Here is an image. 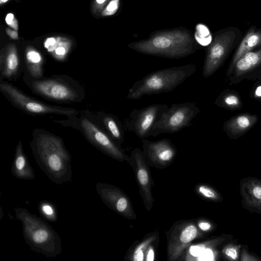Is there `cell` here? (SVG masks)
Segmentation results:
<instances>
[{"label":"cell","mask_w":261,"mask_h":261,"mask_svg":"<svg viewBox=\"0 0 261 261\" xmlns=\"http://www.w3.org/2000/svg\"><path fill=\"white\" fill-rule=\"evenodd\" d=\"M212 253L210 249L206 248L201 255L197 258L196 260H212L213 256Z\"/></svg>","instance_id":"cell-30"},{"label":"cell","mask_w":261,"mask_h":261,"mask_svg":"<svg viewBox=\"0 0 261 261\" xmlns=\"http://www.w3.org/2000/svg\"><path fill=\"white\" fill-rule=\"evenodd\" d=\"M91 112L95 121L119 146L124 141V129L121 122L114 115L103 111Z\"/></svg>","instance_id":"cell-16"},{"label":"cell","mask_w":261,"mask_h":261,"mask_svg":"<svg viewBox=\"0 0 261 261\" xmlns=\"http://www.w3.org/2000/svg\"><path fill=\"white\" fill-rule=\"evenodd\" d=\"M196 70V65L190 63L154 71L136 82L129 89L126 97L138 100L145 95L170 92Z\"/></svg>","instance_id":"cell-5"},{"label":"cell","mask_w":261,"mask_h":261,"mask_svg":"<svg viewBox=\"0 0 261 261\" xmlns=\"http://www.w3.org/2000/svg\"><path fill=\"white\" fill-rule=\"evenodd\" d=\"M159 243V242H158ZM158 243L152 245L148 249L145 256L146 261H153L155 257V249Z\"/></svg>","instance_id":"cell-29"},{"label":"cell","mask_w":261,"mask_h":261,"mask_svg":"<svg viewBox=\"0 0 261 261\" xmlns=\"http://www.w3.org/2000/svg\"><path fill=\"white\" fill-rule=\"evenodd\" d=\"M23 80L32 93L50 101L81 102L86 97L84 87L68 75L57 74L34 79L23 69Z\"/></svg>","instance_id":"cell-4"},{"label":"cell","mask_w":261,"mask_h":261,"mask_svg":"<svg viewBox=\"0 0 261 261\" xmlns=\"http://www.w3.org/2000/svg\"><path fill=\"white\" fill-rule=\"evenodd\" d=\"M168 107L167 104L158 103L134 109L125 121V128L133 132L141 140L146 139L151 136L155 122Z\"/></svg>","instance_id":"cell-10"},{"label":"cell","mask_w":261,"mask_h":261,"mask_svg":"<svg viewBox=\"0 0 261 261\" xmlns=\"http://www.w3.org/2000/svg\"><path fill=\"white\" fill-rule=\"evenodd\" d=\"M6 22L8 25L12 28L14 30H18V22L17 20L14 18L12 13H8L5 19Z\"/></svg>","instance_id":"cell-28"},{"label":"cell","mask_w":261,"mask_h":261,"mask_svg":"<svg viewBox=\"0 0 261 261\" xmlns=\"http://www.w3.org/2000/svg\"><path fill=\"white\" fill-rule=\"evenodd\" d=\"M105 1L106 0H96V2L99 4H103L105 2Z\"/></svg>","instance_id":"cell-37"},{"label":"cell","mask_w":261,"mask_h":261,"mask_svg":"<svg viewBox=\"0 0 261 261\" xmlns=\"http://www.w3.org/2000/svg\"><path fill=\"white\" fill-rule=\"evenodd\" d=\"M255 95L258 97H261V86H259L255 90Z\"/></svg>","instance_id":"cell-36"},{"label":"cell","mask_w":261,"mask_h":261,"mask_svg":"<svg viewBox=\"0 0 261 261\" xmlns=\"http://www.w3.org/2000/svg\"><path fill=\"white\" fill-rule=\"evenodd\" d=\"M261 44V32L250 30L243 39L236 50L226 71V77L230 75L237 61L246 53Z\"/></svg>","instance_id":"cell-21"},{"label":"cell","mask_w":261,"mask_h":261,"mask_svg":"<svg viewBox=\"0 0 261 261\" xmlns=\"http://www.w3.org/2000/svg\"><path fill=\"white\" fill-rule=\"evenodd\" d=\"M128 46L141 54L170 59L186 57L197 49L192 35L184 30L155 33L147 39L131 43Z\"/></svg>","instance_id":"cell-2"},{"label":"cell","mask_w":261,"mask_h":261,"mask_svg":"<svg viewBox=\"0 0 261 261\" xmlns=\"http://www.w3.org/2000/svg\"><path fill=\"white\" fill-rule=\"evenodd\" d=\"M215 105L231 110L241 109L242 103L239 96L236 92L228 91H223L216 99Z\"/></svg>","instance_id":"cell-23"},{"label":"cell","mask_w":261,"mask_h":261,"mask_svg":"<svg viewBox=\"0 0 261 261\" xmlns=\"http://www.w3.org/2000/svg\"><path fill=\"white\" fill-rule=\"evenodd\" d=\"M253 193L255 198L261 199V187H255L253 190Z\"/></svg>","instance_id":"cell-35"},{"label":"cell","mask_w":261,"mask_h":261,"mask_svg":"<svg viewBox=\"0 0 261 261\" xmlns=\"http://www.w3.org/2000/svg\"><path fill=\"white\" fill-rule=\"evenodd\" d=\"M20 60L16 48L14 46H9L0 58V79L15 80L22 69Z\"/></svg>","instance_id":"cell-18"},{"label":"cell","mask_w":261,"mask_h":261,"mask_svg":"<svg viewBox=\"0 0 261 261\" xmlns=\"http://www.w3.org/2000/svg\"><path fill=\"white\" fill-rule=\"evenodd\" d=\"M197 225L199 229L203 231H207L211 228V224L204 220L199 221Z\"/></svg>","instance_id":"cell-31"},{"label":"cell","mask_w":261,"mask_h":261,"mask_svg":"<svg viewBox=\"0 0 261 261\" xmlns=\"http://www.w3.org/2000/svg\"><path fill=\"white\" fill-rule=\"evenodd\" d=\"M6 31L7 34L10 36V38L15 40L18 39V33L16 30L7 28Z\"/></svg>","instance_id":"cell-34"},{"label":"cell","mask_w":261,"mask_h":261,"mask_svg":"<svg viewBox=\"0 0 261 261\" xmlns=\"http://www.w3.org/2000/svg\"><path fill=\"white\" fill-rule=\"evenodd\" d=\"M54 122L80 131L89 143L113 159L129 163V156L95 121L90 111H82L77 114L67 117L65 120H56Z\"/></svg>","instance_id":"cell-6"},{"label":"cell","mask_w":261,"mask_h":261,"mask_svg":"<svg viewBox=\"0 0 261 261\" xmlns=\"http://www.w3.org/2000/svg\"><path fill=\"white\" fill-rule=\"evenodd\" d=\"M56 39L53 37L48 38L44 43V47L46 49L53 46L56 43Z\"/></svg>","instance_id":"cell-33"},{"label":"cell","mask_w":261,"mask_h":261,"mask_svg":"<svg viewBox=\"0 0 261 261\" xmlns=\"http://www.w3.org/2000/svg\"><path fill=\"white\" fill-rule=\"evenodd\" d=\"M11 172L15 177L19 179L32 180L35 178L34 170L24 151L20 140L15 148Z\"/></svg>","instance_id":"cell-19"},{"label":"cell","mask_w":261,"mask_h":261,"mask_svg":"<svg viewBox=\"0 0 261 261\" xmlns=\"http://www.w3.org/2000/svg\"><path fill=\"white\" fill-rule=\"evenodd\" d=\"M141 141L142 151L150 166L163 169L173 162L177 151L170 139H162L152 141L143 139Z\"/></svg>","instance_id":"cell-14"},{"label":"cell","mask_w":261,"mask_h":261,"mask_svg":"<svg viewBox=\"0 0 261 261\" xmlns=\"http://www.w3.org/2000/svg\"><path fill=\"white\" fill-rule=\"evenodd\" d=\"M199 230L192 220L175 222L166 232L167 261L180 260L191 242L198 237Z\"/></svg>","instance_id":"cell-9"},{"label":"cell","mask_w":261,"mask_h":261,"mask_svg":"<svg viewBox=\"0 0 261 261\" xmlns=\"http://www.w3.org/2000/svg\"><path fill=\"white\" fill-rule=\"evenodd\" d=\"M256 115L243 113L236 115L226 121L223 124V129L227 136L237 139L245 134L258 121Z\"/></svg>","instance_id":"cell-17"},{"label":"cell","mask_w":261,"mask_h":261,"mask_svg":"<svg viewBox=\"0 0 261 261\" xmlns=\"http://www.w3.org/2000/svg\"><path fill=\"white\" fill-rule=\"evenodd\" d=\"M30 144L37 165L52 182L62 185L71 180V156L62 138L37 128Z\"/></svg>","instance_id":"cell-1"},{"label":"cell","mask_w":261,"mask_h":261,"mask_svg":"<svg viewBox=\"0 0 261 261\" xmlns=\"http://www.w3.org/2000/svg\"><path fill=\"white\" fill-rule=\"evenodd\" d=\"M38 210L42 218L46 221L54 222L58 219V210L52 202L43 200L39 202Z\"/></svg>","instance_id":"cell-24"},{"label":"cell","mask_w":261,"mask_h":261,"mask_svg":"<svg viewBox=\"0 0 261 261\" xmlns=\"http://www.w3.org/2000/svg\"><path fill=\"white\" fill-rule=\"evenodd\" d=\"M195 40L201 45L209 44L212 40V37L207 28L202 24H198L196 27L195 34Z\"/></svg>","instance_id":"cell-25"},{"label":"cell","mask_w":261,"mask_h":261,"mask_svg":"<svg viewBox=\"0 0 261 261\" xmlns=\"http://www.w3.org/2000/svg\"><path fill=\"white\" fill-rule=\"evenodd\" d=\"M119 0H112L102 12L103 15H112L115 13L118 9Z\"/></svg>","instance_id":"cell-27"},{"label":"cell","mask_w":261,"mask_h":261,"mask_svg":"<svg viewBox=\"0 0 261 261\" xmlns=\"http://www.w3.org/2000/svg\"><path fill=\"white\" fill-rule=\"evenodd\" d=\"M0 91L15 108L32 115L56 114L67 117L77 114L79 111L71 108L53 106L24 93L12 84L3 80L0 81Z\"/></svg>","instance_id":"cell-7"},{"label":"cell","mask_w":261,"mask_h":261,"mask_svg":"<svg viewBox=\"0 0 261 261\" xmlns=\"http://www.w3.org/2000/svg\"><path fill=\"white\" fill-rule=\"evenodd\" d=\"M8 0H0V3L1 4H3V3H6V2H7Z\"/></svg>","instance_id":"cell-38"},{"label":"cell","mask_w":261,"mask_h":261,"mask_svg":"<svg viewBox=\"0 0 261 261\" xmlns=\"http://www.w3.org/2000/svg\"><path fill=\"white\" fill-rule=\"evenodd\" d=\"M16 218L22 226V234L31 249L46 257H55L62 252V242L58 232L45 219L23 207L14 208Z\"/></svg>","instance_id":"cell-3"},{"label":"cell","mask_w":261,"mask_h":261,"mask_svg":"<svg viewBox=\"0 0 261 261\" xmlns=\"http://www.w3.org/2000/svg\"><path fill=\"white\" fill-rule=\"evenodd\" d=\"M159 241V233L154 231L147 234L141 241H136L129 248L125 260L144 261L149 247Z\"/></svg>","instance_id":"cell-20"},{"label":"cell","mask_w":261,"mask_h":261,"mask_svg":"<svg viewBox=\"0 0 261 261\" xmlns=\"http://www.w3.org/2000/svg\"><path fill=\"white\" fill-rule=\"evenodd\" d=\"M200 112L195 103H173L164 112L155 122L151 136L161 134L175 133L192 125V121Z\"/></svg>","instance_id":"cell-8"},{"label":"cell","mask_w":261,"mask_h":261,"mask_svg":"<svg viewBox=\"0 0 261 261\" xmlns=\"http://www.w3.org/2000/svg\"><path fill=\"white\" fill-rule=\"evenodd\" d=\"M227 80L229 85L238 84L243 80L261 81V47L241 57Z\"/></svg>","instance_id":"cell-15"},{"label":"cell","mask_w":261,"mask_h":261,"mask_svg":"<svg viewBox=\"0 0 261 261\" xmlns=\"http://www.w3.org/2000/svg\"><path fill=\"white\" fill-rule=\"evenodd\" d=\"M236 38L232 32H227L215 36L206 50L202 67V75H212L223 65L232 48Z\"/></svg>","instance_id":"cell-12"},{"label":"cell","mask_w":261,"mask_h":261,"mask_svg":"<svg viewBox=\"0 0 261 261\" xmlns=\"http://www.w3.org/2000/svg\"><path fill=\"white\" fill-rule=\"evenodd\" d=\"M194 191L200 196L208 199H215L217 197L216 192L210 187L202 184L195 186Z\"/></svg>","instance_id":"cell-26"},{"label":"cell","mask_w":261,"mask_h":261,"mask_svg":"<svg viewBox=\"0 0 261 261\" xmlns=\"http://www.w3.org/2000/svg\"><path fill=\"white\" fill-rule=\"evenodd\" d=\"M95 188L101 200L111 210L128 220L137 218L129 198L121 189L100 182L96 184Z\"/></svg>","instance_id":"cell-13"},{"label":"cell","mask_w":261,"mask_h":261,"mask_svg":"<svg viewBox=\"0 0 261 261\" xmlns=\"http://www.w3.org/2000/svg\"><path fill=\"white\" fill-rule=\"evenodd\" d=\"M45 60L39 51L32 48L27 49L23 69L33 78L39 79L44 75Z\"/></svg>","instance_id":"cell-22"},{"label":"cell","mask_w":261,"mask_h":261,"mask_svg":"<svg viewBox=\"0 0 261 261\" xmlns=\"http://www.w3.org/2000/svg\"><path fill=\"white\" fill-rule=\"evenodd\" d=\"M128 164L132 167L140 194L147 212L152 208L154 198L152 189L154 182L151 177L149 165L148 164L142 150L136 148L131 152Z\"/></svg>","instance_id":"cell-11"},{"label":"cell","mask_w":261,"mask_h":261,"mask_svg":"<svg viewBox=\"0 0 261 261\" xmlns=\"http://www.w3.org/2000/svg\"><path fill=\"white\" fill-rule=\"evenodd\" d=\"M226 255L233 259H236L237 258V252L236 249L233 248H227L225 252Z\"/></svg>","instance_id":"cell-32"}]
</instances>
